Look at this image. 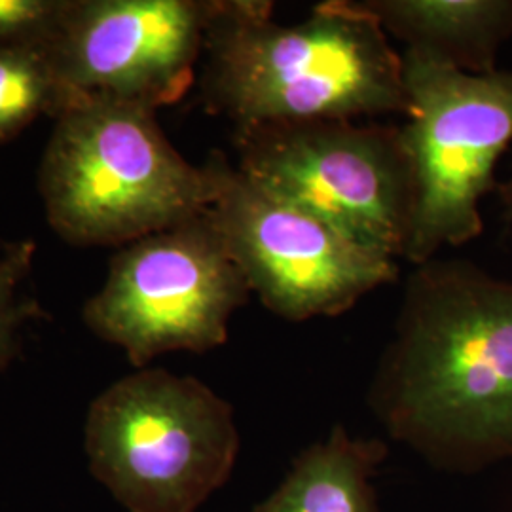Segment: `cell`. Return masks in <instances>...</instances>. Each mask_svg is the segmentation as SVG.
<instances>
[{"instance_id": "6da1fadb", "label": "cell", "mask_w": 512, "mask_h": 512, "mask_svg": "<svg viewBox=\"0 0 512 512\" xmlns=\"http://www.w3.org/2000/svg\"><path fill=\"white\" fill-rule=\"evenodd\" d=\"M368 403L444 471L512 458V281L459 258L414 266Z\"/></svg>"}, {"instance_id": "7a4b0ae2", "label": "cell", "mask_w": 512, "mask_h": 512, "mask_svg": "<svg viewBox=\"0 0 512 512\" xmlns=\"http://www.w3.org/2000/svg\"><path fill=\"white\" fill-rule=\"evenodd\" d=\"M209 114L234 131L408 114L403 54L359 0H325L296 23L270 0H220L200 73Z\"/></svg>"}, {"instance_id": "3957f363", "label": "cell", "mask_w": 512, "mask_h": 512, "mask_svg": "<svg viewBox=\"0 0 512 512\" xmlns=\"http://www.w3.org/2000/svg\"><path fill=\"white\" fill-rule=\"evenodd\" d=\"M38 188L55 234L76 247H114L207 211L219 192L213 152L190 164L154 110L76 103L55 118Z\"/></svg>"}, {"instance_id": "277c9868", "label": "cell", "mask_w": 512, "mask_h": 512, "mask_svg": "<svg viewBox=\"0 0 512 512\" xmlns=\"http://www.w3.org/2000/svg\"><path fill=\"white\" fill-rule=\"evenodd\" d=\"M93 476L129 512H196L234 471V408L209 385L139 368L93 401L86 418Z\"/></svg>"}, {"instance_id": "5b68a950", "label": "cell", "mask_w": 512, "mask_h": 512, "mask_svg": "<svg viewBox=\"0 0 512 512\" xmlns=\"http://www.w3.org/2000/svg\"><path fill=\"white\" fill-rule=\"evenodd\" d=\"M408 114L401 126L414 179L403 260L412 266L480 238V205L497 190L512 145V71L469 74L403 52Z\"/></svg>"}, {"instance_id": "8992f818", "label": "cell", "mask_w": 512, "mask_h": 512, "mask_svg": "<svg viewBox=\"0 0 512 512\" xmlns=\"http://www.w3.org/2000/svg\"><path fill=\"white\" fill-rule=\"evenodd\" d=\"M238 167L372 251L403 258L414 179L401 126L306 120L234 131Z\"/></svg>"}, {"instance_id": "52a82bcc", "label": "cell", "mask_w": 512, "mask_h": 512, "mask_svg": "<svg viewBox=\"0 0 512 512\" xmlns=\"http://www.w3.org/2000/svg\"><path fill=\"white\" fill-rule=\"evenodd\" d=\"M251 294L209 207L116 249L82 315L97 338L122 349L139 370L164 353L224 346L234 313Z\"/></svg>"}, {"instance_id": "ba28073f", "label": "cell", "mask_w": 512, "mask_h": 512, "mask_svg": "<svg viewBox=\"0 0 512 512\" xmlns=\"http://www.w3.org/2000/svg\"><path fill=\"white\" fill-rule=\"evenodd\" d=\"M215 154L219 192L211 217L251 293L270 313L291 323L338 317L399 279L397 258L277 198Z\"/></svg>"}, {"instance_id": "9c48e42d", "label": "cell", "mask_w": 512, "mask_h": 512, "mask_svg": "<svg viewBox=\"0 0 512 512\" xmlns=\"http://www.w3.org/2000/svg\"><path fill=\"white\" fill-rule=\"evenodd\" d=\"M220 0H71L52 46L59 105L120 103L158 112L196 82Z\"/></svg>"}, {"instance_id": "30bf717a", "label": "cell", "mask_w": 512, "mask_h": 512, "mask_svg": "<svg viewBox=\"0 0 512 512\" xmlns=\"http://www.w3.org/2000/svg\"><path fill=\"white\" fill-rule=\"evenodd\" d=\"M406 54L458 69L497 71V55L512 38V0H359Z\"/></svg>"}, {"instance_id": "8fae6325", "label": "cell", "mask_w": 512, "mask_h": 512, "mask_svg": "<svg viewBox=\"0 0 512 512\" xmlns=\"http://www.w3.org/2000/svg\"><path fill=\"white\" fill-rule=\"evenodd\" d=\"M387 456L378 439L351 437L336 425L294 459L289 475L253 512H378L372 478Z\"/></svg>"}, {"instance_id": "7c38bea8", "label": "cell", "mask_w": 512, "mask_h": 512, "mask_svg": "<svg viewBox=\"0 0 512 512\" xmlns=\"http://www.w3.org/2000/svg\"><path fill=\"white\" fill-rule=\"evenodd\" d=\"M59 95L48 52L0 48V147L16 139L40 114H57Z\"/></svg>"}, {"instance_id": "4fadbf2b", "label": "cell", "mask_w": 512, "mask_h": 512, "mask_svg": "<svg viewBox=\"0 0 512 512\" xmlns=\"http://www.w3.org/2000/svg\"><path fill=\"white\" fill-rule=\"evenodd\" d=\"M35 256L31 239L10 243L0 253V372L16 361L27 332L46 317L33 291Z\"/></svg>"}, {"instance_id": "5bb4252c", "label": "cell", "mask_w": 512, "mask_h": 512, "mask_svg": "<svg viewBox=\"0 0 512 512\" xmlns=\"http://www.w3.org/2000/svg\"><path fill=\"white\" fill-rule=\"evenodd\" d=\"M71 0H0V48L48 50Z\"/></svg>"}, {"instance_id": "9a60e30c", "label": "cell", "mask_w": 512, "mask_h": 512, "mask_svg": "<svg viewBox=\"0 0 512 512\" xmlns=\"http://www.w3.org/2000/svg\"><path fill=\"white\" fill-rule=\"evenodd\" d=\"M495 196L499 200V217L501 222L512 226V167L509 177L505 181H499Z\"/></svg>"}]
</instances>
